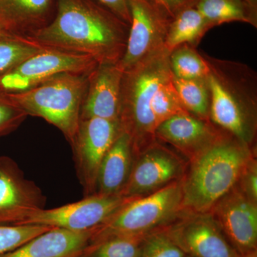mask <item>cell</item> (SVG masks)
Here are the masks:
<instances>
[{
  "label": "cell",
  "instance_id": "cell-8",
  "mask_svg": "<svg viewBox=\"0 0 257 257\" xmlns=\"http://www.w3.org/2000/svg\"><path fill=\"white\" fill-rule=\"evenodd\" d=\"M121 131L118 121L90 118L79 121L70 145L84 197L95 194L96 178L101 162Z\"/></svg>",
  "mask_w": 257,
  "mask_h": 257
},
{
  "label": "cell",
  "instance_id": "cell-30",
  "mask_svg": "<svg viewBox=\"0 0 257 257\" xmlns=\"http://www.w3.org/2000/svg\"><path fill=\"white\" fill-rule=\"evenodd\" d=\"M237 186L251 200L257 203V165L253 157L243 171Z\"/></svg>",
  "mask_w": 257,
  "mask_h": 257
},
{
  "label": "cell",
  "instance_id": "cell-6",
  "mask_svg": "<svg viewBox=\"0 0 257 257\" xmlns=\"http://www.w3.org/2000/svg\"><path fill=\"white\" fill-rule=\"evenodd\" d=\"M130 13L126 49L117 62L123 72L165 49L172 17L155 0H126Z\"/></svg>",
  "mask_w": 257,
  "mask_h": 257
},
{
  "label": "cell",
  "instance_id": "cell-35",
  "mask_svg": "<svg viewBox=\"0 0 257 257\" xmlns=\"http://www.w3.org/2000/svg\"><path fill=\"white\" fill-rule=\"evenodd\" d=\"M156 1V3L159 5H160L161 7H162V8H164L166 10V11L167 12V8H166V6L165 5V3H164V0H155ZM168 13V12H167ZM172 17V16H171Z\"/></svg>",
  "mask_w": 257,
  "mask_h": 257
},
{
  "label": "cell",
  "instance_id": "cell-37",
  "mask_svg": "<svg viewBox=\"0 0 257 257\" xmlns=\"http://www.w3.org/2000/svg\"><path fill=\"white\" fill-rule=\"evenodd\" d=\"M185 257H191V256H186Z\"/></svg>",
  "mask_w": 257,
  "mask_h": 257
},
{
  "label": "cell",
  "instance_id": "cell-9",
  "mask_svg": "<svg viewBox=\"0 0 257 257\" xmlns=\"http://www.w3.org/2000/svg\"><path fill=\"white\" fill-rule=\"evenodd\" d=\"M164 231L191 257H240L210 212L182 211Z\"/></svg>",
  "mask_w": 257,
  "mask_h": 257
},
{
  "label": "cell",
  "instance_id": "cell-32",
  "mask_svg": "<svg viewBox=\"0 0 257 257\" xmlns=\"http://www.w3.org/2000/svg\"><path fill=\"white\" fill-rule=\"evenodd\" d=\"M197 2V0H164L167 12L172 18H173L174 15L179 10L195 5Z\"/></svg>",
  "mask_w": 257,
  "mask_h": 257
},
{
  "label": "cell",
  "instance_id": "cell-16",
  "mask_svg": "<svg viewBox=\"0 0 257 257\" xmlns=\"http://www.w3.org/2000/svg\"><path fill=\"white\" fill-rule=\"evenodd\" d=\"M191 113L175 115L157 126L155 136L170 144L189 162L212 145L220 135L209 126L206 120Z\"/></svg>",
  "mask_w": 257,
  "mask_h": 257
},
{
  "label": "cell",
  "instance_id": "cell-28",
  "mask_svg": "<svg viewBox=\"0 0 257 257\" xmlns=\"http://www.w3.org/2000/svg\"><path fill=\"white\" fill-rule=\"evenodd\" d=\"M187 255L164 231H153L144 236L140 257H185Z\"/></svg>",
  "mask_w": 257,
  "mask_h": 257
},
{
  "label": "cell",
  "instance_id": "cell-4",
  "mask_svg": "<svg viewBox=\"0 0 257 257\" xmlns=\"http://www.w3.org/2000/svg\"><path fill=\"white\" fill-rule=\"evenodd\" d=\"M90 72H65L25 92L9 94L28 116L45 119L58 128L71 144L80 121L81 106Z\"/></svg>",
  "mask_w": 257,
  "mask_h": 257
},
{
  "label": "cell",
  "instance_id": "cell-12",
  "mask_svg": "<svg viewBox=\"0 0 257 257\" xmlns=\"http://www.w3.org/2000/svg\"><path fill=\"white\" fill-rule=\"evenodd\" d=\"M47 198L36 183L27 179L20 166L0 156V226H19L45 209Z\"/></svg>",
  "mask_w": 257,
  "mask_h": 257
},
{
  "label": "cell",
  "instance_id": "cell-20",
  "mask_svg": "<svg viewBox=\"0 0 257 257\" xmlns=\"http://www.w3.org/2000/svg\"><path fill=\"white\" fill-rule=\"evenodd\" d=\"M210 28L195 5L187 7L171 20L164 46L171 53L184 44L197 42Z\"/></svg>",
  "mask_w": 257,
  "mask_h": 257
},
{
  "label": "cell",
  "instance_id": "cell-29",
  "mask_svg": "<svg viewBox=\"0 0 257 257\" xmlns=\"http://www.w3.org/2000/svg\"><path fill=\"white\" fill-rule=\"evenodd\" d=\"M28 114L12 100L10 94L0 89V138L14 133Z\"/></svg>",
  "mask_w": 257,
  "mask_h": 257
},
{
  "label": "cell",
  "instance_id": "cell-18",
  "mask_svg": "<svg viewBox=\"0 0 257 257\" xmlns=\"http://www.w3.org/2000/svg\"><path fill=\"white\" fill-rule=\"evenodd\" d=\"M53 0H0V30L30 37L50 23Z\"/></svg>",
  "mask_w": 257,
  "mask_h": 257
},
{
  "label": "cell",
  "instance_id": "cell-26",
  "mask_svg": "<svg viewBox=\"0 0 257 257\" xmlns=\"http://www.w3.org/2000/svg\"><path fill=\"white\" fill-rule=\"evenodd\" d=\"M151 109L157 128L175 115L189 112L179 99L172 81V74L161 83L152 99Z\"/></svg>",
  "mask_w": 257,
  "mask_h": 257
},
{
  "label": "cell",
  "instance_id": "cell-23",
  "mask_svg": "<svg viewBox=\"0 0 257 257\" xmlns=\"http://www.w3.org/2000/svg\"><path fill=\"white\" fill-rule=\"evenodd\" d=\"M171 72L174 77L184 79H206L211 72L209 64L187 46H180L170 54Z\"/></svg>",
  "mask_w": 257,
  "mask_h": 257
},
{
  "label": "cell",
  "instance_id": "cell-10",
  "mask_svg": "<svg viewBox=\"0 0 257 257\" xmlns=\"http://www.w3.org/2000/svg\"><path fill=\"white\" fill-rule=\"evenodd\" d=\"M132 198L94 194L54 209H42L22 225H43L70 231H85L100 226Z\"/></svg>",
  "mask_w": 257,
  "mask_h": 257
},
{
  "label": "cell",
  "instance_id": "cell-3",
  "mask_svg": "<svg viewBox=\"0 0 257 257\" xmlns=\"http://www.w3.org/2000/svg\"><path fill=\"white\" fill-rule=\"evenodd\" d=\"M170 54L163 49L123 74L119 123L131 138L135 157L156 142L151 104L161 83L172 74Z\"/></svg>",
  "mask_w": 257,
  "mask_h": 257
},
{
  "label": "cell",
  "instance_id": "cell-22",
  "mask_svg": "<svg viewBox=\"0 0 257 257\" xmlns=\"http://www.w3.org/2000/svg\"><path fill=\"white\" fill-rule=\"evenodd\" d=\"M172 81L184 108L199 119L207 121L210 106L207 79H179L172 75Z\"/></svg>",
  "mask_w": 257,
  "mask_h": 257
},
{
  "label": "cell",
  "instance_id": "cell-5",
  "mask_svg": "<svg viewBox=\"0 0 257 257\" xmlns=\"http://www.w3.org/2000/svg\"><path fill=\"white\" fill-rule=\"evenodd\" d=\"M183 211L182 180L145 197L132 198L100 226L89 244L116 236H138L163 229Z\"/></svg>",
  "mask_w": 257,
  "mask_h": 257
},
{
  "label": "cell",
  "instance_id": "cell-36",
  "mask_svg": "<svg viewBox=\"0 0 257 257\" xmlns=\"http://www.w3.org/2000/svg\"><path fill=\"white\" fill-rule=\"evenodd\" d=\"M5 36H12V35H8V34L5 33L3 30H0V37Z\"/></svg>",
  "mask_w": 257,
  "mask_h": 257
},
{
  "label": "cell",
  "instance_id": "cell-27",
  "mask_svg": "<svg viewBox=\"0 0 257 257\" xmlns=\"http://www.w3.org/2000/svg\"><path fill=\"white\" fill-rule=\"evenodd\" d=\"M52 228L32 224L0 226V256L13 251Z\"/></svg>",
  "mask_w": 257,
  "mask_h": 257
},
{
  "label": "cell",
  "instance_id": "cell-33",
  "mask_svg": "<svg viewBox=\"0 0 257 257\" xmlns=\"http://www.w3.org/2000/svg\"><path fill=\"white\" fill-rule=\"evenodd\" d=\"M250 6L257 10V0H245Z\"/></svg>",
  "mask_w": 257,
  "mask_h": 257
},
{
  "label": "cell",
  "instance_id": "cell-34",
  "mask_svg": "<svg viewBox=\"0 0 257 257\" xmlns=\"http://www.w3.org/2000/svg\"><path fill=\"white\" fill-rule=\"evenodd\" d=\"M240 257H257V250L246 253V254L243 255V256Z\"/></svg>",
  "mask_w": 257,
  "mask_h": 257
},
{
  "label": "cell",
  "instance_id": "cell-14",
  "mask_svg": "<svg viewBox=\"0 0 257 257\" xmlns=\"http://www.w3.org/2000/svg\"><path fill=\"white\" fill-rule=\"evenodd\" d=\"M123 74L117 63L96 65L89 74L80 120L101 118L119 121Z\"/></svg>",
  "mask_w": 257,
  "mask_h": 257
},
{
  "label": "cell",
  "instance_id": "cell-7",
  "mask_svg": "<svg viewBox=\"0 0 257 257\" xmlns=\"http://www.w3.org/2000/svg\"><path fill=\"white\" fill-rule=\"evenodd\" d=\"M97 64L89 56L44 47L0 76V89L8 94L25 92L65 72L89 73Z\"/></svg>",
  "mask_w": 257,
  "mask_h": 257
},
{
  "label": "cell",
  "instance_id": "cell-25",
  "mask_svg": "<svg viewBox=\"0 0 257 257\" xmlns=\"http://www.w3.org/2000/svg\"><path fill=\"white\" fill-rule=\"evenodd\" d=\"M143 237L116 236L88 245L78 257H140Z\"/></svg>",
  "mask_w": 257,
  "mask_h": 257
},
{
  "label": "cell",
  "instance_id": "cell-21",
  "mask_svg": "<svg viewBox=\"0 0 257 257\" xmlns=\"http://www.w3.org/2000/svg\"><path fill=\"white\" fill-rule=\"evenodd\" d=\"M195 7L211 28L232 22L256 27L257 10L245 0H197Z\"/></svg>",
  "mask_w": 257,
  "mask_h": 257
},
{
  "label": "cell",
  "instance_id": "cell-17",
  "mask_svg": "<svg viewBox=\"0 0 257 257\" xmlns=\"http://www.w3.org/2000/svg\"><path fill=\"white\" fill-rule=\"evenodd\" d=\"M95 229L70 231L52 228L0 257H78Z\"/></svg>",
  "mask_w": 257,
  "mask_h": 257
},
{
  "label": "cell",
  "instance_id": "cell-2",
  "mask_svg": "<svg viewBox=\"0 0 257 257\" xmlns=\"http://www.w3.org/2000/svg\"><path fill=\"white\" fill-rule=\"evenodd\" d=\"M253 157L248 145L219 136L187 166L182 179L183 210L209 212L237 184Z\"/></svg>",
  "mask_w": 257,
  "mask_h": 257
},
{
  "label": "cell",
  "instance_id": "cell-31",
  "mask_svg": "<svg viewBox=\"0 0 257 257\" xmlns=\"http://www.w3.org/2000/svg\"><path fill=\"white\" fill-rule=\"evenodd\" d=\"M130 25V13L126 0H95Z\"/></svg>",
  "mask_w": 257,
  "mask_h": 257
},
{
  "label": "cell",
  "instance_id": "cell-1",
  "mask_svg": "<svg viewBox=\"0 0 257 257\" xmlns=\"http://www.w3.org/2000/svg\"><path fill=\"white\" fill-rule=\"evenodd\" d=\"M130 25L95 0H57L55 18L28 38L42 46L117 63Z\"/></svg>",
  "mask_w": 257,
  "mask_h": 257
},
{
  "label": "cell",
  "instance_id": "cell-15",
  "mask_svg": "<svg viewBox=\"0 0 257 257\" xmlns=\"http://www.w3.org/2000/svg\"><path fill=\"white\" fill-rule=\"evenodd\" d=\"M207 82L210 95L211 119L235 139L250 147L254 128L247 109L231 89L211 71Z\"/></svg>",
  "mask_w": 257,
  "mask_h": 257
},
{
  "label": "cell",
  "instance_id": "cell-11",
  "mask_svg": "<svg viewBox=\"0 0 257 257\" xmlns=\"http://www.w3.org/2000/svg\"><path fill=\"white\" fill-rule=\"evenodd\" d=\"M187 164L172 150L156 142L135 157L131 175L120 195L138 198L182 180Z\"/></svg>",
  "mask_w": 257,
  "mask_h": 257
},
{
  "label": "cell",
  "instance_id": "cell-24",
  "mask_svg": "<svg viewBox=\"0 0 257 257\" xmlns=\"http://www.w3.org/2000/svg\"><path fill=\"white\" fill-rule=\"evenodd\" d=\"M44 47L28 37H0V76L15 68Z\"/></svg>",
  "mask_w": 257,
  "mask_h": 257
},
{
  "label": "cell",
  "instance_id": "cell-13",
  "mask_svg": "<svg viewBox=\"0 0 257 257\" xmlns=\"http://www.w3.org/2000/svg\"><path fill=\"white\" fill-rule=\"evenodd\" d=\"M209 212L239 255L257 250V203L237 184Z\"/></svg>",
  "mask_w": 257,
  "mask_h": 257
},
{
  "label": "cell",
  "instance_id": "cell-19",
  "mask_svg": "<svg viewBox=\"0 0 257 257\" xmlns=\"http://www.w3.org/2000/svg\"><path fill=\"white\" fill-rule=\"evenodd\" d=\"M135 160L131 138L121 131L101 162L96 178V194L120 195L131 175Z\"/></svg>",
  "mask_w": 257,
  "mask_h": 257
}]
</instances>
